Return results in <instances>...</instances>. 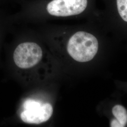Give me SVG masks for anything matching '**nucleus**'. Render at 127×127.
Wrapping results in <instances>:
<instances>
[{"instance_id": "1", "label": "nucleus", "mask_w": 127, "mask_h": 127, "mask_svg": "<svg viewBox=\"0 0 127 127\" xmlns=\"http://www.w3.org/2000/svg\"><path fill=\"white\" fill-rule=\"evenodd\" d=\"M98 49L97 39L92 34L84 31L74 33L69 40L67 50L73 59L79 62L91 60Z\"/></svg>"}, {"instance_id": "2", "label": "nucleus", "mask_w": 127, "mask_h": 127, "mask_svg": "<svg viewBox=\"0 0 127 127\" xmlns=\"http://www.w3.org/2000/svg\"><path fill=\"white\" fill-rule=\"evenodd\" d=\"M24 111L20 114L23 122L28 124H39L48 121L51 117L53 109L49 103L29 99L23 104Z\"/></svg>"}, {"instance_id": "3", "label": "nucleus", "mask_w": 127, "mask_h": 127, "mask_svg": "<svg viewBox=\"0 0 127 127\" xmlns=\"http://www.w3.org/2000/svg\"><path fill=\"white\" fill-rule=\"evenodd\" d=\"M42 58V50L36 43L26 42L20 44L14 51V62L19 68H31L39 63Z\"/></svg>"}, {"instance_id": "4", "label": "nucleus", "mask_w": 127, "mask_h": 127, "mask_svg": "<svg viewBox=\"0 0 127 127\" xmlns=\"http://www.w3.org/2000/svg\"><path fill=\"white\" fill-rule=\"evenodd\" d=\"M87 5V0H53L47 5V9L51 15L68 17L81 13Z\"/></svg>"}, {"instance_id": "5", "label": "nucleus", "mask_w": 127, "mask_h": 127, "mask_svg": "<svg viewBox=\"0 0 127 127\" xmlns=\"http://www.w3.org/2000/svg\"><path fill=\"white\" fill-rule=\"evenodd\" d=\"M112 113L121 124L122 127H125L127 123V111L123 106L121 105H116L114 106Z\"/></svg>"}, {"instance_id": "6", "label": "nucleus", "mask_w": 127, "mask_h": 127, "mask_svg": "<svg viewBox=\"0 0 127 127\" xmlns=\"http://www.w3.org/2000/svg\"><path fill=\"white\" fill-rule=\"evenodd\" d=\"M118 13L123 20L127 22V0H116Z\"/></svg>"}, {"instance_id": "7", "label": "nucleus", "mask_w": 127, "mask_h": 127, "mask_svg": "<svg viewBox=\"0 0 127 127\" xmlns=\"http://www.w3.org/2000/svg\"><path fill=\"white\" fill-rule=\"evenodd\" d=\"M111 127H122V126L116 119H114L112 121L111 123Z\"/></svg>"}]
</instances>
